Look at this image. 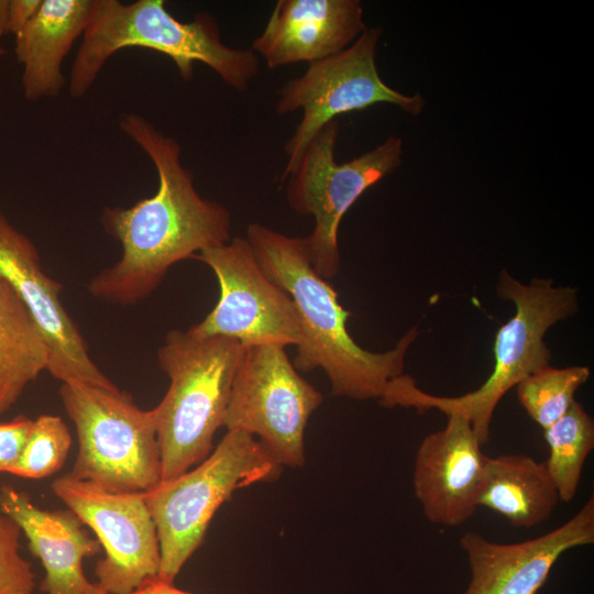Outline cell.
Wrapping results in <instances>:
<instances>
[{
    "instance_id": "6da1fadb",
    "label": "cell",
    "mask_w": 594,
    "mask_h": 594,
    "mask_svg": "<svg viewBox=\"0 0 594 594\" xmlns=\"http://www.w3.org/2000/svg\"><path fill=\"white\" fill-rule=\"evenodd\" d=\"M119 125L152 161L158 186L131 207L103 209L101 224L120 242L122 256L91 278L88 289L97 298L133 305L150 296L175 263L229 242L231 215L198 194L174 138L138 113H125Z\"/></svg>"
},
{
    "instance_id": "7a4b0ae2",
    "label": "cell",
    "mask_w": 594,
    "mask_h": 594,
    "mask_svg": "<svg viewBox=\"0 0 594 594\" xmlns=\"http://www.w3.org/2000/svg\"><path fill=\"white\" fill-rule=\"evenodd\" d=\"M249 241L264 273L292 298L300 340L293 364L298 371H324L331 393L356 400L380 399L404 374L405 356L418 337L411 328L396 345L375 353L360 346L346 329L345 310L327 279L314 270L305 238L289 237L264 224L248 226Z\"/></svg>"
},
{
    "instance_id": "3957f363",
    "label": "cell",
    "mask_w": 594,
    "mask_h": 594,
    "mask_svg": "<svg viewBox=\"0 0 594 594\" xmlns=\"http://www.w3.org/2000/svg\"><path fill=\"white\" fill-rule=\"evenodd\" d=\"M140 47L170 58L185 81L194 77L199 62L210 67L231 88L245 91L258 72V56L251 48H237L221 41L217 21L198 13L184 22L166 9L164 0H94L69 74V94L82 98L94 86L106 63L117 52Z\"/></svg>"
},
{
    "instance_id": "277c9868",
    "label": "cell",
    "mask_w": 594,
    "mask_h": 594,
    "mask_svg": "<svg viewBox=\"0 0 594 594\" xmlns=\"http://www.w3.org/2000/svg\"><path fill=\"white\" fill-rule=\"evenodd\" d=\"M496 289L499 298L515 304L516 312L496 333L495 363L487 380L473 392L446 397L421 391L411 376L403 374L388 384L378 399L381 405L415 408L419 414L433 408L446 416L461 415L470 420L480 443L485 444L495 408L504 395L549 365L551 352L543 341L548 329L579 309L576 289L553 287L551 278H534L525 285L502 270Z\"/></svg>"
},
{
    "instance_id": "5b68a950",
    "label": "cell",
    "mask_w": 594,
    "mask_h": 594,
    "mask_svg": "<svg viewBox=\"0 0 594 594\" xmlns=\"http://www.w3.org/2000/svg\"><path fill=\"white\" fill-rule=\"evenodd\" d=\"M244 346L224 337L170 330L157 350L169 387L153 408L162 481L186 473L206 459L223 427L232 383Z\"/></svg>"
},
{
    "instance_id": "8992f818",
    "label": "cell",
    "mask_w": 594,
    "mask_h": 594,
    "mask_svg": "<svg viewBox=\"0 0 594 594\" xmlns=\"http://www.w3.org/2000/svg\"><path fill=\"white\" fill-rule=\"evenodd\" d=\"M282 470L253 436L228 430L215 450L196 466L144 492L160 541L158 576L174 582L201 546L218 508L237 490L273 482Z\"/></svg>"
},
{
    "instance_id": "52a82bcc",
    "label": "cell",
    "mask_w": 594,
    "mask_h": 594,
    "mask_svg": "<svg viewBox=\"0 0 594 594\" xmlns=\"http://www.w3.org/2000/svg\"><path fill=\"white\" fill-rule=\"evenodd\" d=\"M63 406L78 436V454L67 473L113 493L147 492L162 481L153 410L132 397L80 382L59 387Z\"/></svg>"
},
{
    "instance_id": "ba28073f",
    "label": "cell",
    "mask_w": 594,
    "mask_h": 594,
    "mask_svg": "<svg viewBox=\"0 0 594 594\" xmlns=\"http://www.w3.org/2000/svg\"><path fill=\"white\" fill-rule=\"evenodd\" d=\"M339 131L337 120L324 125L280 180L290 208L315 220L305 242L314 270L324 279L340 268L338 230L343 216L366 189L400 166L403 155L402 139L391 135L373 150L338 163Z\"/></svg>"
},
{
    "instance_id": "9c48e42d",
    "label": "cell",
    "mask_w": 594,
    "mask_h": 594,
    "mask_svg": "<svg viewBox=\"0 0 594 594\" xmlns=\"http://www.w3.org/2000/svg\"><path fill=\"white\" fill-rule=\"evenodd\" d=\"M382 29H366L349 47L309 64L299 77L285 82L277 92L279 116L301 110V120L285 143L287 162L283 179L311 139L340 114L360 111L376 103L394 105L419 116L425 109L420 94L404 95L385 84L377 70L376 52Z\"/></svg>"
},
{
    "instance_id": "30bf717a",
    "label": "cell",
    "mask_w": 594,
    "mask_h": 594,
    "mask_svg": "<svg viewBox=\"0 0 594 594\" xmlns=\"http://www.w3.org/2000/svg\"><path fill=\"white\" fill-rule=\"evenodd\" d=\"M322 394L299 375L285 346H244L223 427L258 437L282 466L305 464V430Z\"/></svg>"
},
{
    "instance_id": "8fae6325",
    "label": "cell",
    "mask_w": 594,
    "mask_h": 594,
    "mask_svg": "<svg viewBox=\"0 0 594 594\" xmlns=\"http://www.w3.org/2000/svg\"><path fill=\"white\" fill-rule=\"evenodd\" d=\"M195 258L215 273L220 287L213 309L189 330L200 337H224L243 346L297 345L300 327L289 295L262 270L246 240L202 250Z\"/></svg>"
},
{
    "instance_id": "7c38bea8",
    "label": "cell",
    "mask_w": 594,
    "mask_h": 594,
    "mask_svg": "<svg viewBox=\"0 0 594 594\" xmlns=\"http://www.w3.org/2000/svg\"><path fill=\"white\" fill-rule=\"evenodd\" d=\"M52 490L103 547L95 566L100 588L123 594L158 576L160 541L144 492H108L69 474L54 480Z\"/></svg>"
},
{
    "instance_id": "4fadbf2b",
    "label": "cell",
    "mask_w": 594,
    "mask_h": 594,
    "mask_svg": "<svg viewBox=\"0 0 594 594\" xmlns=\"http://www.w3.org/2000/svg\"><path fill=\"white\" fill-rule=\"evenodd\" d=\"M0 275L35 319L50 350L47 371L62 383L119 389L91 360L87 344L59 300L62 285L47 276L34 243L0 212Z\"/></svg>"
},
{
    "instance_id": "5bb4252c",
    "label": "cell",
    "mask_w": 594,
    "mask_h": 594,
    "mask_svg": "<svg viewBox=\"0 0 594 594\" xmlns=\"http://www.w3.org/2000/svg\"><path fill=\"white\" fill-rule=\"evenodd\" d=\"M593 543V495L565 522L532 539L499 543L468 531L459 540L471 572L464 594H537L562 554Z\"/></svg>"
},
{
    "instance_id": "9a60e30c",
    "label": "cell",
    "mask_w": 594,
    "mask_h": 594,
    "mask_svg": "<svg viewBox=\"0 0 594 594\" xmlns=\"http://www.w3.org/2000/svg\"><path fill=\"white\" fill-rule=\"evenodd\" d=\"M469 419L447 416L442 430L426 436L414 461L413 488L426 519L459 527L477 508L487 457Z\"/></svg>"
},
{
    "instance_id": "2e32d148",
    "label": "cell",
    "mask_w": 594,
    "mask_h": 594,
    "mask_svg": "<svg viewBox=\"0 0 594 594\" xmlns=\"http://www.w3.org/2000/svg\"><path fill=\"white\" fill-rule=\"evenodd\" d=\"M359 0H278L251 50L270 69L324 59L365 30Z\"/></svg>"
},
{
    "instance_id": "e0dca14e",
    "label": "cell",
    "mask_w": 594,
    "mask_h": 594,
    "mask_svg": "<svg viewBox=\"0 0 594 594\" xmlns=\"http://www.w3.org/2000/svg\"><path fill=\"white\" fill-rule=\"evenodd\" d=\"M0 509L20 528L29 548L45 570V594H84L90 581L82 560L97 554L100 543L82 528L72 510H45L23 491L11 485L0 487Z\"/></svg>"
},
{
    "instance_id": "ac0fdd59",
    "label": "cell",
    "mask_w": 594,
    "mask_h": 594,
    "mask_svg": "<svg viewBox=\"0 0 594 594\" xmlns=\"http://www.w3.org/2000/svg\"><path fill=\"white\" fill-rule=\"evenodd\" d=\"M94 0H42L16 34L14 52L22 65L23 97L34 102L57 96L65 85L62 65L88 25Z\"/></svg>"
},
{
    "instance_id": "d6986e66",
    "label": "cell",
    "mask_w": 594,
    "mask_h": 594,
    "mask_svg": "<svg viewBox=\"0 0 594 594\" xmlns=\"http://www.w3.org/2000/svg\"><path fill=\"white\" fill-rule=\"evenodd\" d=\"M560 497L544 462L526 454L487 457L477 507H486L515 528L546 521Z\"/></svg>"
},
{
    "instance_id": "ffe728a7",
    "label": "cell",
    "mask_w": 594,
    "mask_h": 594,
    "mask_svg": "<svg viewBox=\"0 0 594 594\" xmlns=\"http://www.w3.org/2000/svg\"><path fill=\"white\" fill-rule=\"evenodd\" d=\"M50 350L25 302L0 275V416L47 371Z\"/></svg>"
},
{
    "instance_id": "44dd1931",
    "label": "cell",
    "mask_w": 594,
    "mask_h": 594,
    "mask_svg": "<svg viewBox=\"0 0 594 594\" xmlns=\"http://www.w3.org/2000/svg\"><path fill=\"white\" fill-rule=\"evenodd\" d=\"M544 439L549 447L544 463L560 501L569 503L578 492L585 461L594 449V421L575 400L559 420L544 429Z\"/></svg>"
},
{
    "instance_id": "7402d4cb",
    "label": "cell",
    "mask_w": 594,
    "mask_h": 594,
    "mask_svg": "<svg viewBox=\"0 0 594 594\" xmlns=\"http://www.w3.org/2000/svg\"><path fill=\"white\" fill-rule=\"evenodd\" d=\"M590 377L587 366H544L517 387V397L528 416L543 430L559 420L575 402L574 394Z\"/></svg>"
},
{
    "instance_id": "603a6c76",
    "label": "cell",
    "mask_w": 594,
    "mask_h": 594,
    "mask_svg": "<svg viewBox=\"0 0 594 594\" xmlns=\"http://www.w3.org/2000/svg\"><path fill=\"white\" fill-rule=\"evenodd\" d=\"M70 444L72 437L63 419L42 415L33 420L24 449L8 473L26 479L50 476L63 466Z\"/></svg>"
},
{
    "instance_id": "cb8c5ba5",
    "label": "cell",
    "mask_w": 594,
    "mask_h": 594,
    "mask_svg": "<svg viewBox=\"0 0 594 594\" xmlns=\"http://www.w3.org/2000/svg\"><path fill=\"white\" fill-rule=\"evenodd\" d=\"M19 526L0 509V594H34L32 564L20 553Z\"/></svg>"
},
{
    "instance_id": "d4e9b609",
    "label": "cell",
    "mask_w": 594,
    "mask_h": 594,
    "mask_svg": "<svg viewBox=\"0 0 594 594\" xmlns=\"http://www.w3.org/2000/svg\"><path fill=\"white\" fill-rule=\"evenodd\" d=\"M33 420L18 416L0 422V473L7 472L15 464L29 438Z\"/></svg>"
},
{
    "instance_id": "484cf974",
    "label": "cell",
    "mask_w": 594,
    "mask_h": 594,
    "mask_svg": "<svg viewBox=\"0 0 594 594\" xmlns=\"http://www.w3.org/2000/svg\"><path fill=\"white\" fill-rule=\"evenodd\" d=\"M42 0H9L7 13V33L19 34L35 15Z\"/></svg>"
},
{
    "instance_id": "4316f807",
    "label": "cell",
    "mask_w": 594,
    "mask_h": 594,
    "mask_svg": "<svg viewBox=\"0 0 594 594\" xmlns=\"http://www.w3.org/2000/svg\"><path fill=\"white\" fill-rule=\"evenodd\" d=\"M84 594H112L100 588L96 583H89ZM123 594H191L179 590L174 582H167L160 576L152 579L136 588Z\"/></svg>"
},
{
    "instance_id": "83f0119b",
    "label": "cell",
    "mask_w": 594,
    "mask_h": 594,
    "mask_svg": "<svg viewBox=\"0 0 594 594\" xmlns=\"http://www.w3.org/2000/svg\"><path fill=\"white\" fill-rule=\"evenodd\" d=\"M9 0H0V55L6 53L1 45V38L7 33V13Z\"/></svg>"
}]
</instances>
